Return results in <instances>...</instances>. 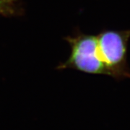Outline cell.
I'll return each mask as SVG.
<instances>
[{"instance_id": "obj_1", "label": "cell", "mask_w": 130, "mask_h": 130, "mask_svg": "<svg viewBox=\"0 0 130 130\" xmlns=\"http://www.w3.org/2000/svg\"><path fill=\"white\" fill-rule=\"evenodd\" d=\"M97 53L106 70L107 75L117 80L130 78L128 45L130 29L105 30L96 36Z\"/></svg>"}, {"instance_id": "obj_3", "label": "cell", "mask_w": 130, "mask_h": 130, "mask_svg": "<svg viewBox=\"0 0 130 130\" xmlns=\"http://www.w3.org/2000/svg\"><path fill=\"white\" fill-rule=\"evenodd\" d=\"M15 0H0V13L11 11V7Z\"/></svg>"}, {"instance_id": "obj_2", "label": "cell", "mask_w": 130, "mask_h": 130, "mask_svg": "<svg viewBox=\"0 0 130 130\" xmlns=\"http://www.w3.org/2000/svg\"><path fill=\"white\" fill-rule=\"evenodd\" d=\"M71 54L59 69H74L93 74L107 75L106 70L97 53L96 36L79 35L68 38Z\"/></svg>"}]
</instances>
